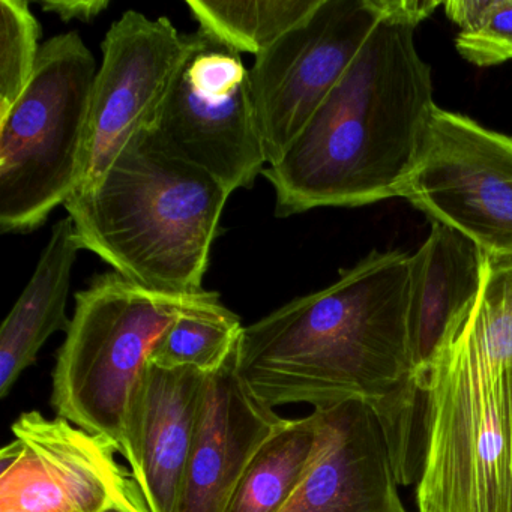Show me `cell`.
<instances>
[{
    "label": "cell",
    "instance_id": "obj_13",
    "mask_svg": "<svg viewBox=\"0 0 512 512\" xmlns=\"http://www.w3.org/2000/svg\"><path fill=\"white\" fill-rule=\"evenodd\" d=\"M236 352L206 374L178 512L226 511L254 455L286 422L248 388L236 367Z\"/></svg>",
    "mask_w": 512,
    "mask_h": 512
},
{
    "label": "cell",
    "instance_id": "obj_14",
    "mask_svg": "<svg viewBox=\"0 0 512 512\" xmlns=\"http://www.w3.org/2000/svg\"><path fill=\"white\" fill-rule=\"evenodd\" d=\"M487 266L484 251L439 223L410 256V353L421 391L431 365L469 317Z\"/></svg>",
    "mask_w": 512,
    "mask_h": 512
},
{
    "label": "cell",
    "instance_id": "obj_21",
    "mask_svg": "<svg viewBox=\"0 0 512 512\" xmlns=\"http://www.w3.org/2000/svg\"><path fill=\"white\" fill-rule=\"evenodd\" d=\"M455 47L470 64L493 67L512 59V0H491L484 19L458 32Z\"/></svg>",
    "mask_w": 512,
    "mask_h": 512
},
{
    "label": "cell",
    "instance_id": "obj_17",
    "mask_svg": "<svg viewBox=\"0 0 512 512\" xmlns=\"http://www.w3.org/2000/svg\"><path fill=\"white\" fill-rule=\"evenodd\" d=\"M317 413L286 419L239 479L224 512H281L307 475L319 448Z\"/></svg>",
    "mask_w": 512,
    "mask_h": 512
},
{
    "label": "cell",
    "instance_id": "obj_15",
    "mask_svg": "<svg viewBox=\"0 0 512 512\" xmlns=\"http://www.w3.org/2000/svg\"><path fill=\"white\" fill-rule=\"evenodd\" d=\"M206 374L151 365L139 428L137 485L151 512H178Z\"/></svg>",
    "mask_w": 512,
    "mask_h": 512
},
{
    "label": "cell",
    "instance_id": "obj_1",
    "mask_svg": "<svg viewBox=\"0 0 512 512\" xmlns=\"http://www.w3.org/2000/svg\"><path fill=\"white\" fill-rule=\"evenodd\" d=\"M410 256L371 253L331 286L245 326L236 367L272 407L359 398L397 455L413 448L416 385L409 337Z\"/></svg>",
    "mask_w": 512,
    "mask_h": 512
},
{
    "label": "cell",
    "instance_id": "obj_9",
    "mask_svg": "<svg viewBox=\"0 0 512 512\" xmlns=\"http://www.w3.org/2000/svg\"><path fill=\"white\" fill-rule=\"evenodd\" d=\"M0 451V512H151L118 449L62 416L22 413Z\"/></svg>",
    "mask_w": 512,
    "mask_h": 512
},
{
    "label": "cell",
    "instance_id": "obj_16",
    "mask_svg": "<svg viewBox=\"0 0 512 512\" xmlns=\"http://www.w3.org/2000/svg\"><path fill=\"white\" fill-rule=\"evenodd\" d=\"M80 250L70 218L58 221L28 286L0 329V397L13 391L55 332H67L68 293Z\"/></svg>",
    "mask_w": 512,
    "mask_h": 512
},
{
    "label": "cell",
    "instance_id": "obj_20",
    "mask_svg": "<svg viewBox=\"0 0 512 512\" xmlns=\"http://www.w3.org/2000/svg\"><path fill=\"white\" fill-rule=\"evenodd\" d=\"M41 29L26 0H0V119L19 101L37 68Z\"/></svg>",
    "mask_w": 512,
    "mask_h": 512
},
{
    "label": "cell",
    "instance_id": "obj_11",
    "mask_svg": "<svg viewBox=\"0 0 512 512\" xmlns=\"http://www.w3.org/2000/svg\"><path fill=\"white\" fill-rule=\"evenodd\" d=\"M185 44V35L167 17L154 20L130 10L110 26L92 89L77 191L92 187L122 149L152 127L184 58Z\"/></svg>",
    "mask_w": 512,
    "mask_h": 512
},
{
    "label": "cell",
    "instance_id": "obj_3",
    "mask_svg": "<svg viewBox=\"0 0 512 512\" xmlns=\"http://www.w3.org/2000/svg\"><path fill=\"white\" fill-rule=\"evenodd\" d=\"M229 190L137 134L92 187L65 203L82 250L125 280L167 296L202 295Z\"/></svg>",
    "mask_w": 512,
    "mask_h": 512
},
{
    "label": "cell",
    "instance_id": "obj_6",
    "mask_svg": "<svg viewBox=\"0 0 512 512\" xmlns=\"http://www.w3.org/2000/svg\"><path fill=\"white\" fill-rule=\"evenodd\" d=\"M97 64L79 32L41 46L37 68L0 119V230L40 229L80 185Z\"/></svg>",
    "mask_w": 512,
    "mask_h": 512
},
{
    "label": "cell",
    "instance_id": "obj_23",
    "mask_svg": "<svg viewBox=\"0 0 512 512\" xmlns=\"http://www.w3.org/2000/svg\"><path fill=\"white\" fill-rule=\"evenodd\" d=\"M490 5L491 0H451L443 4V8L448 19L464 32L479 25Z\"/></svg>",
    "mask_w": 512,
    "mask_h": 512
},
{
    "label": "cell",
    "instance_id": "obj_19",
    "mask_svg": "<svg viewBox=\"0 0 512 512\" xmlns=\"http://www.w3.org/2000/svg\"><path fill=\"white\" fill-rule=\"evenodd\" d=\"M319 4L320 0H188L187 7L200 31L239 55L257 58L304 22Z\"/></svg>",
    "mask_w": 512,
    "mask_h": 512
},
{
    "label": "cell",
    "instance_id": "obj_2",
    "mask_svg": "<svg viewBox=\"0 0 512 512\" xmlns=\"http://www.w3.org/2000/svg\"><path fill=\"white\" fill-rule=\"evenodd\" d=\"M377 5L382 19L346 73L281 160L263 170L278 218L401 197L418 164L436 104L415 31L439 4Z\"/></svg>",
    "mask_w": 512,
    "mask_h": 512
},
{
    "label": "cell",
    "instance_id": "obj_12",
    "mask_svg": "<svg viewBox=\"0 0 512 512\" xmlns=\"http://www.w3.org/2000/svg\"><path fill=\"white\" fill-rule=\"evenodd\" d=\"M314 412L319 448L281 512H407L388 437L373 407L350 398Z\"/></svg>",
    "mask_w": 512,
    "mask_h": 512
},
{
    "label": "cell",
    "instance_id": "obj_8",
    "mask_svg": "<svg viewBox=\"0 0 512 512\" xmlns=\"http://www.w3.org/2000/svg\"><path fill=\"white\" fill-rule=\"evenodd\" d=\"M401 197L466 236L493 262H512V137L434 107Z\"/></svg>",
    "mask_w": 512,
    "mask_h": 512
},
{
    "label": "cell",
    "instance_id": "obj_18",
    "mask_svg": "<svg viewBox=\"0 0 512 512\" xmlns=\"http://www.w3.org/2000/svg\"><path fill=\"white\" fill-rule=\"evenodd\" d=\"M244 328L238 314L221 304L218 293L206 292L170 326L151 365L214 373L236 352Z\"/></svg>",
    "mask_w": 512,
    "mask_h": 512
},
{
    "label": "cell",
    "instance_id": "obj_10",
    "mask_svg": "<svg viewBox=\"0 0 512 512\" xmlns=\"http://www.w3.org/2000/svg\"><path fill=\"white\" fill-rule=\"evenodd\" d=\"M380 19L377 0H320L257 56L250 82L268 166L286 154Z\"/></svg>",
    "mask_w": 512,
    "mask_h": 512
},
{
    "label": "cell",
    "instance_id": "obj_4",
    "mask_svg": "<svg viewBox=\"0 0 512 512\" xmlns=\"http://www.w3.org/2000/svg\"><path fill=\"white\" fill-rule=\"evenodd\" d=\"M205 293L161 295L112 271L76 295L53 370L52 406L56 416L113 443L134 478L152 355L175 320Z\"/></svg>",
    "mask_w": 512,
    "mask_h": 512
},
{
    "label": "cell",
    "instance_id": "obj_5",
    "mask_svg": "<svg viewBox=\"0 0 512 512\" xmlns=\"http://www.w3.org/2000/svg\"><path fill=\"white\" fill-rule=\"evenodd\" d=\"M419 512H512V386L460 335L425 379Z\"/></svg>",
    "mask_w": 512,
    "mask_h": 512
},
{
    "label": "cell",
    "instance_id": "obj_24",
    "mask_svg": "<svg viewBox=\"0 0 512 512\" xmlns=\"http://www.w3.org/2000/svg\"><path fill=\"white\" fill-rule=\"evenodd\" d=\"M110 512H124V511H110Z\"/></svg>",
    "mask_w": 512,
    "mask_h": 512
},
{
    "label": "cell",
    "instance_id": "obj_22",
    "mask_svg": "<svg viewBox=\"0 0 512 512\" xmlns=\"http://www.w3.org/2000/svg\"><path fill=\"white\" fill-rule=\"evenodd\" d=\"M44 13L55 14L62 22L80 20V22H92L110 7L107 0H44L40 2Z\"/></svg>",
    "mask_w": 512,
    "mask_h": 512
},
{
    "label": "cell",
    "instance_id": "obj_7",
    "mask_svg": "<svg viewBox=\"0 0 512 512\" xmlns=\"http://www.w3.org/2000/svg\"><path fill=\"white\" fill-rule=\"evenodd\" d=\"M163 106L149 128L157 142L221 182L251 188L268 166L250 70L242 55L197 29Z\"/></svg>",
    "mask_w": 512,
    "mask_h": 512
}]
</instances>
